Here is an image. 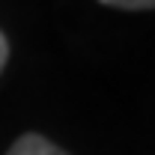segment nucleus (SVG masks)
I'll use <instances>...</instances> for the list:
<instances>
[{"label":"nucleus","instance_id":"nucleus-3","mask_svg":"<svg viewBox=\"0 0 155 155\" xmlns=\"http://www.w3.org/2000/svg\"><path fill=\"white\" fill-rule=\"evenodd\" d=\"M6 60H9V39L3 36V30H0V72H3Z\"/></svg>","mask_w":155,"mask_h":155},{"label":"nucleus","instance_id":"nucleus-1","mask_svg":"<svg viewBox=\"0 0 155 155\" xmlns=\"http://www.w3.org/2000/svg\"><path fill=\"white\" fill-rule=\"evenodd\" d=\"M6 155H69L66 149H60L57 143H51L45 134H39V131H27V134H21L12 146H9V152Z\"/></svg>","mask_w":155,"mask_h":155},{"label":"nucleus","instance_id":"nucleus-2","mask_svg":"<svg viewBox=\"0 0 155 155\" xmlns=\"http://www.w3.org/2000/svg\"><path fill=\"white\" fill-rule=\"evenodd\" d=\"M101 6L110 9H125V12H143V9H155V0H98Z\"/></svg>","mask_w":155,"mask_h":155}]
</instances>
